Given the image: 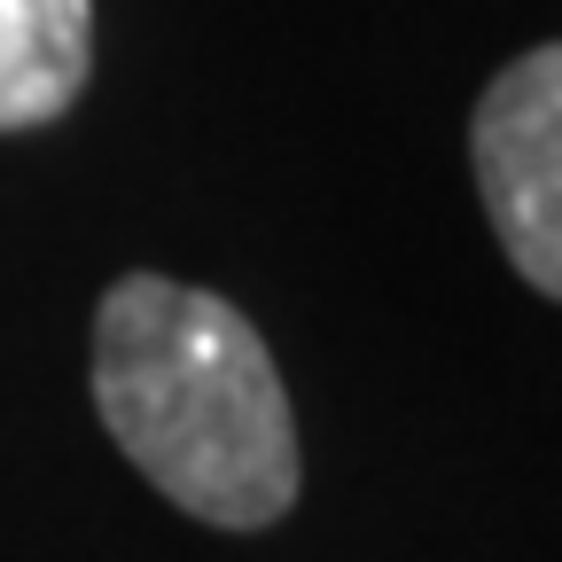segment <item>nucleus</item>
<instances>
[{"label": "nucleus", "mask_w": 562, "mask_h": 562, "mask_svg": "<svg viewBox=\"0 0 562 562\" xmlns=\"http://www.w3.org/2000/svg\"><path fill=\"white\" fill-rule=\"evenodd\" d=\"M94 406L172 508L266 531L297 508V422L266 336L211 290L125 273L94 313Z\"/></svg>", "instance_id": "f257e3e1"}, {"label": "nucleus", "mask_w": 562, "mask_h": 562, "mask_svg": "<svg viewBox=\"0 0 562 562\" xmlns=\"http://www.w3.org/2000/svg\"><path fill=\"white\" fill-rule=\"evenodd\" d=\"M484 220L531 290L562 297V40L516 55L469 117Z\"/></svg>", "instance_id": "f03ea898"}, {"label": "nucleus", "mask_w": 562, "mask_h": 562, "mask_svg": "<svg viewBox=\"0 0 562 562\" xmlns=\"http://www.w3.org/2000/svg\"><path fill=\"white\" fill-rule=\"evenodd\" d=\"M94 63V0H0V133L55 125Z\"/></svg>", "instance_id": "7ed1b4c3"}]
</instances>
